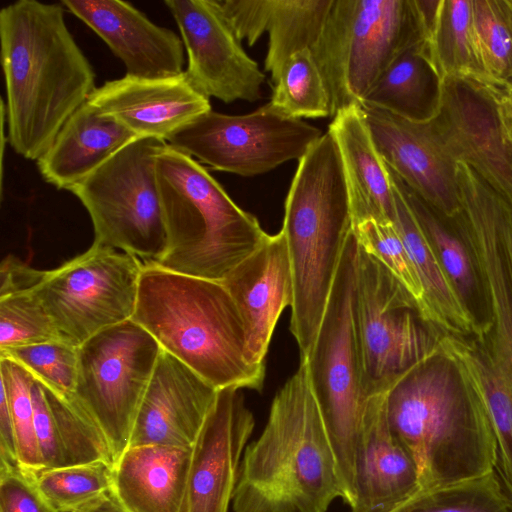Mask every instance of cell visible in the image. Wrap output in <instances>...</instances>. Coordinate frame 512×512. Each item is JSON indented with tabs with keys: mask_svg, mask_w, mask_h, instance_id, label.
Returning <instances> with one entry per match:
<instances>
[{
	"mask_svg": "<svg viewBox=\"0 0 512 512\" xmlns=\"http://www.w3.org/2000/svg\"><path fill=\"white\" fill-rule=\"evenodd\" d=\"M0 42L8 142L37 161L96 89L95 72L61 4L19 0L3 7Z\"/></svg>",
	"mask_w": 512,
	"mask_h": 512,
	"instance_id": "1",
	"label": "cell"
},
{
	"mask_svg": "<svg viewBox=\"0 0 512 512\" xmlns=\"http://www.w3.org/2000/svg\"><path fill=\"white\" fill-rule=\"evenodd\" d=\"M336 498L343 491L335 454L301 359L243 452L232 511L327 512Z\"/></svg>",
	"mask_w": 512,
	"mask_h": 512,
	"instance_id": "2",
	"label": "cell"
},
{
	"mask_svg": "<svg viewBox=\"0 0 512 512\" xmlns=\"http://www.w3.org/2000/svg\"><path fill=\"white\" fill-rule=\"evenodd\" d=\"M386 412L416 464L419 491L494 471L496 445L486 414L440 351L392 386Z\"/></svg>",
	"mask_w": 512,
	"mask_h": 512,
	"instance_id": "3",
	"label": "cell"
},
{
	"mask_svg": "<svg viewBox=\"0 0 512 512\" xmlns=\"http://www.w3.org/2000/svg\"><path fill=\"white\" fill-rule=\"evenodd\" d=\"M132 320L216 389H262L265 365L251 360L242 319L221 282L144 263Z\"/></svg>",
	"mask_w": 512,
	"mask_h": 512,
	"instance_id": "4",
	"label": "cell"
},
{
	"mask_svg": "<svg viewBox=\"0 0 512 512\" xmlns=\"http://www.w3.org/2000/svg\"><path fill=\"white\" fill-rule=\"evenodd\" d=\"M352 230L340 155L326 132L298 161L281 229L294 285L290 331L301 357L314 343Z\"/></svg>",
	"mask_w": 512,
	"mask_h": 512,
	"instance_id": "5",
	"label": "cell"
},
{
	"mask_svg": "<svg viewBox=\"0 0 512 512\" xmlns=\"http://www.w3.org/2000/svg\"><path fill=\"white\" fill-rule=\"evenodd\" d=\"M156 177L166 249L155 265L221 282L267 237L257 218L187 153L165 143L156 155Z\"/></svg>",
	"mask_w": 512,
	"mask_h": 512,
	"instance_id": "6",
	"label": "cell"
},
{
	"mask_svg": "<svg viewBox=\"0 0 512 512\" xmlns=\"http://www.w3.org/2000/svg\"><path fill=\"white\" fill-rule=\"evenodd\" d=\"M358 250L352 230L314 343L301 357L335 454L343 501L350 507L355 500L357 447L368 399L362 387L355 310Z\"/></svg>",
	"mask_w": 512,
	"mask_h": 512,
	"instance_id": "7",
	"label": "cell"
},
{
	"mask_svg": "<svg viewBox=\"0 0 512 512\" xmlns=\"http://www.w3.org/2000/svg\"><path fill=\"white\" fill-rule=\"evenodd\" d=\"M423 41L415 0H333L311 50L331 102V117L362 103L390 64Z\"/></svg>",
	"mask_w": 512,
	"mask_h": 512,
	"instance_id": "8",
	"label": "cell"
},
{
	"mask_svg": "<svg viewBox=\"0 0 512 512\" xmlns=\"http://www.w3.org/2000/svg\"><path fill=\"white\" fill-rule=\"evenodd\" d=\"M166 142L137 138L72 186L90 215L94 242L156 264L166 231L156 177V155Z\"/></svg>",
	"mask_w": 512,
	"mask_h": 512,
	"instance_id": "9",
	"label": "cell"
},
{
	"mask_svg": "<svg viewBox=\"0 0 512 512\" xmlns=\"http://www.w3.org/2000/svg\"><path fill=\"white\" fill-rule=\"evenodd\" d=\"M355 310L367 398L386 394L412 368L439 353L443 334L423 318L417 301L389 269L360 245Z\"/></svg>",
	"mask_w": 512,
	"mask_h": 512,
	"instance_id": "10",
	"label": "cell"
},
{
	"mask_svg": "<svg viewBox=\"0 0 512 512\" xmlns=\"http://www.w3.org/2000/svg\"><path fill=\"white\" fill-rule=\"evenodd\" d=\"M459 209L447 219L468 248L487 310L480 341L512 387V201L457 163Z\"/></svg>",
	"mask_w": 512,
	"mask_h": 512,
	"instance_id": "11",
	"label": "cell"
},
{
	"mask_svg": "<svg viewBox=\"0 0 512 512\" xmlns=\"http://www.w3.org/2000/svg\"><path fill=\"white\" fill-rule=\"evenodd\" d=\"M144 262L93 242L53 270H43L33 291L61 341L79 348L98 332L132 319Z\"/></svg>",
	"mask_w": 512,
	"mask_h": 512,
	"instance_id": "12",
	"label": "cell"
},
{
	"mask_svg": "<svg viewBox=\"0 0 512 512\" xmlns=\"http://www.w3.org/2000/svg\"><path fill=\"white\" fill-rule=\"evenodd\" d=\"M161 351L132 319L98 332L78 348L74 395L103 432L113 465L129 447Z\"/></svg>",
	"mask_w": 512,
	"mask_h": 512,
	"instance_id": "13",
	"label": "cell"
},
{
	"mask_svg": "<svg viewBox=\"0 0 512 512\" xmlns=\"http://www.w3.org/2000/svg\"><path fill=\"white\" fill-rule=\"evenodd\" d=\"M322 135L317 127L267 103L245 115L211 110L175 133L167 144L213 170L250 177L299 161Z\"/></svg>",
	"mask_w": 512,
	"mask_h": 512,
	"instance_id": "14",
	"label": "cell"
},
{
	"mask_svg": "<svg viewBox=\"0 0 512 512\" xmlns=\"http://www.w3.org/2000/svg\"><path fill=\"white\" fill-rule=\"evenodd\" d=\"M431 121L456 163L471 167L512 201V146L495 88L468 79L442 80Z\"/></svg>",
	"mask_w": 512,
	"mask_h": 512,
	"instance_id": "15",
	"label": "cell"
},
{
	"mask_svg": "<svg viewBox=\"0 0 512 512\" xmlns=\"http://www.w3.org/2000/svg\"><path fill=\"white\" fill-rule=\"evenodd\" d=\"M187 54L185 71L204 96L225 103L261 98L265 75L240 44L217 0H165Z\"/></svg>",
	"mask_w": 512,
	"mask_h": 512,
	"instance_id": "16",
	"label": "cell"
},
{
	"mask_svg": "<svg viewBox=\"0 0 512 512\" xmlns=\"http://www.w3.org/2000/svg\"><path fill=\"white\" fill-rule=\"evenodd\" d=\"M374 144L387 167L446 219L459 209L457 163L431 119L408 120L362 106Z\"/></svg>",
	"mask_w": 512,
	"mask_h": 512,
	"instance_id": "17",
	"label": "cell"
},
{
	"mask_svg": "<svg viewBox=\"0 0 512 512\" xmlns=\"http://www.w3.org/2000/svg\"><path fill=\"white\" fill-rule=\"evenodd\" d=\"M255 420L241 389L218 390L216 401L192 446L179 512H228L240 462Z\"/></svg>",
	"mask_w": 512,
	"mask_h": 512,
	"instance_id": "18",
	"label": "cell"
},
{
	"mask_svg": "<svg viewBox=\"0 0 512 512\" xmlns=\"http://www.w3.org/2000/svg\"><path fill=\"white\" fill-rule=\"evenodd\" d=\"M87 102L137 138H154L166 143L175 133L212 110L209 98L191 84L185 71L163 78L125 75L97 87Z\"/></svg>",
	"mask_w": 512,
	"mask_h": 512,
	"instance_id": "19",
	"label": "cell"
},
{
	"mask_svg": "<svg viewBox=\"0 0 512 512\" xmlns=\"http://www.w3.org/2000/svg\"><path fill=\"white\" fill-rule=\"evenodd\" d=\"M217 394L218 389L162 350L140 404L129 447H192Z\"/></svg>",
	"mask_w": 512,
	"mask_h": 512,
	"instance_id": "20",
	"label": "cell"
},
{
	"mask_svg": "<svg viewBox=\"0 0 512 512\" xmlns=\"http://www.w3.org/2000/svg\"><path fill=\"white\" fill-rule=\"evenodd\" d=\"M61 5L91 28L118 57L126 75L163 78L184 72V44L126 1L63 0Z\"/></svg>",
	"mask_w": 512,
	"mask_h": 512,
	"instance_id": "21",
	"label": "cell"
},
{
	"mask_svg": "<svg viewBox=\"0 0 512 512\" xmlns=\"http://www.w3.org/2000/svg\"><path fill=\"white\" fill-rule=\"evenodd\" d=\"M242 319L255 364L264 358L282 311L292 305L294 285L286 238L280 230L235 266L221 281Z\"/></svg>",
	"mask_w": 512,
	"mask_h": 512,
	"instance_id": "22",
	"label": "cell"
},
{
	"mask_svg": "<svg viewBox=\"0 0 512 512\" xmlns=\"http://www.w3.org/2000/svg\"><path fill=\"white\" fill-rule=\"evenodd\" d=\"M386 394L371 396L366 402L351 512H391L420 490L416 464L390 428Z\"/></svg>",
	"mask_w": 512,
	"mask_h": 512,
	"instance_id": "23",
	"label": "cell"
},
{
	"mask_svg": "<svg viewBox=\"0 0 512 512\" xmlns=\"http://www.w3.org/2000/svg\"><path fill=\"white\" fill-rule=\"evenodd\" d=\"M333 0H217L237 38L253 46L267 33L264 67L274 83L295 53L313 49Z\"/></svg>",
	"mask_w": 512,
	"mask_h": 512,
	"instance_id": "24",
	"label": "cell"
},
{
	"mask_svg": "<svg viewBox=\"0 0 512 512\" xmlns=\"http://www.w3.org/2000/svg\"><path fill=\"white\" fill-rule=\"evenodd\" d=\"M327 132L340 155L353 227L366 221L394 223V187L362 107L352 106L337 113Z\"/></svg>",
	"mask_w": 512,
	"mask_h": 512,
	"instance_id": "25",
	"label": "cell"
},
{
	"mask_svg": "<svg viewBox=\"0 0 512 512\" xmlns=\"http://www.w3.org/2000/svg\"><path fill=\"white\" fill-rule=\"evenodd\" d=\"M192 447H128L113 465V494L129 512H179Z\"/></svg>",
	"mask_w": 512,
	"mask_h": 512,
	"instance_id": "26",
	"label": "cell"
},
{
	"mask_svg": "<svg viewBox=\"0 0 512 512\" xmlns=\"http://www.w3.org/2000/svg\"><path fill=\"white\" fill-rule=\"evenodd\" d=\"M137 137L119 122L86 102L59 130L36 161L43 179L69 190Z\"/></svg>",
	"mask_w": 512,
	"mask_h": 512,
	"instance_id": "27",
	"label": "cell"
},
{
	"mask_svg": "<svg viewBox=\"0 0 512 512\" xmlns=\"http://www.w3.org/2000/svg\"><path fill=\"white\" fill-rule=\"evenodd\" d=\"M439 350L486 414L496 445L494 472L512 507V387L477 339L443 334Z\"/></svg>",
	"mask_w": 512,
	"mask_h": 512,
	"instance_id": "28",
	"label": "cell"
},
{
	"mask_svg": "<svg viewBox=\"0 0 512 512\" xmlns=\"http://www.w3.org/2000/svg\"><path fill=\"white\" fill-rule=\"evenodd\" d=\"M393 187L394 225L422 285L424 319L442 334L481 340L484 337L481 321L460 296L404 197L394 184Z\"/></svg>",
	"mask_w": 512,
	"mask_h": 512,
	"instance_id": "29",
	"label": "cell"
},
{
	"mask_svg": "<svg viewBox=\"0 0 512 512\" xmlns=\"http://www.w3.org/2000/svg\"><path fill=\"white\" fill-rule=\"evenodd\" d=\"M440 89L441 79L421 41L390 64L362 106L378 108L412 121H427L436 113Z\"/></svg>",
	"mask_w": 512,
	"mask_h": 512,
	"instance_id": "30",
	"label": "cell"
},
{
	"mask_svg": "<svg viewBox=\"0 0 512 512\" xmlns=\"http://www.w3.org/2000/svg\"><path fill=\"white\" fill-rule=\"evenodd\" d=\"M423 46L441 81L460 78L483 84L473 40L471 0H438Z\"/></svg>",
	"mask_w": 512,
	"mask_h": 512,
	"instance_id": "31",
	"label": "cell"
},
{
	"mask_svg": "<svg viewBox=\"0 0 512 512\" xmlns=\"http://www.w3.org/2000/svg\"><path fill=\"white\" fill-rule=\"evenodd\" d=\"M388 171L393 184L410 207L443 269L472 311L470 302L480 294V289L467 246L446 218L428 205L389 168Z\"/></svg>",
	"mask_w": 512,
	"mask_h": 512,
	"instance_id": "32",
	"label": "cell"
},
{
	"mask_svg": "<svg viewBox=\"0 0 512 512\" xmlns=\"http://www.w3.org/2000/svg\"><path fill=\"white\" fill-rule=\"evenodd\" d=\"M471 1L473 40L483 84L512 88V1Z\"/></svg>",
	"mask_w": 512,
	"mask_h": 512,
	"instance_id": "33",
	"label": "cell"
},
{
	"mask_svg": "<svg viewBox=\"0 0 512 512\" xmlns=\"http://www.w3.org/2000/svg\"><path fill=\"white\" fill-rule=\"evenodd\" d=\"M33 480L53 512H86L113 493V466L96 461L44 469Z\"/></svg>",
	"mask_w": 512,
	"mask_h": 512,
	"instance_id": "34",
	"label": "cell"
},
{
	"mask_svg": "<svg viewBox=\"0 0 512 512\" xmlns=\"http://www.w3.org/2000/svg\"><path fill=\"white\" fill-rule=\"evenodd\" d=\"M268 103L282 114L296 119L331 116L329 93L309 49L289 58L273 83Z\"/></svg>",
	"mask_w": 512,
	"mask_h": 512,
	"instance_id": "35",
	"label": "cell"
},
{
	"mask_svg": "<svg viewBox=\"0 0 512 512\" xmlns=\"http://www.w3.org/2000/svg\"><path fill=\"white\" fill-rule=\"evenodd\" d=\"M42 386L56 424L65 466L96 461H105L113 466L103 432L74 393L62 394L44 384Z\"/></svg>",
	"mask_w": 512,
	"mask_h": 512,
	"instance_id": "36",
	"label": "cell"
},
{
	"mask_svg": "<svg viewBox=\"0 0 512 512\" xmlns=\"http://www.w3.org/2000/svg\"><path fill=\"white\" fill-rule=\"evenodd\" d=\"M391 512H512L494 471L427 491H419Z\"/></svg>",
	"mask_w": 512,
	"mask_h": 512,
	"instance_id": "37",
	"label": "cell"
},
{
	"mask_svg": "<svg viewBox=\"0 0 512 512\" xmlns=\"http://www.w3.org/2000/svg\"><path fill=\"white\" fill-rule=\"evenodd\" d=\"M0 380L10 409L20 466L34 476L44 469L34 427L31 391L35 378L17 362L0 356Z\"/></svg>",
	"mask_w": 512,
	"mask_h": 512,
	"instance_id": "38",
	"label": "cell"
},
{
	"mask_svg": "<svg viewBox=\"0 0 512 512\" xmlns=\"http://www.w3.org/2000/svg\"><path fill=\"white\" fill-rule=\"evenodd\" d=\"M56 341L59 334L33 288L0 295V351Z\"/></svg>",
	"mask_w": 512,
	"mask_h": 512,
	"instance_id": "39",
	"label": "cell"
},
{
	"mask_svg": "<svg viewBox=\"0 0 512 512\" xmlns=\"http://www.w3.org/2000/svg\"><path fill=\"white\" fill-rule=\"evenodd\" d=\"M27 369L48 388L74 393L78 371V348L63 341L47 342L0 351Z\"/></svg>",
	"mask_w": 512,
	"mask_h": 512,
	"instance_id": "40",
	"label": "cell"
},
{
	"mask_svg": "<svg viewBox=\"0 0 512 512\" xmlns=\"http://www.w3.org/2000/svg\"><path fill=\"white\" fill-rule=\"evenodd\" d=\"M353 232L360 247L382 262L414 297L423 316L422 285L394 223L366 221L354 226Z\"/></svg>",
	"mask_w": 512,
	"mask_h": 512,
	"instance_id": "41",
	"label": "cell"
},
{
	"mask_svg": "<svg viewBox=\"0 0 512 512\" xmlns=\"http://www.w3.org/2000/svg\"><path fill=\"white\" fill-rule=\"evenodd\" d=\"M0 512H53L33 476L21 467L0 466Z\"/></svg>",
	"mask_w": 512,
	"mask_h": 512,
	"instance_id": "42",
	"label": "cell"
},
{
	"mask_svg": "<svg viewBox=\"0 0 512 512\" xmlns=\"http://www.w3.org/2000/svg\"><path fill=\"white\" fill-rule=\"evenodd\" d=\"M34 427L44 469L65 466V458L42 384L35 379L32 386ZM43 469V470H44Z\"/></svg>",
	"mask_w": 512,
	"mask_h": 512,
	"instance_id": "43",
	"label": "cell"
},
{
	"mask_svg": "<svg viewBox=\"0 0 512 512\" xmlns=\"http://www.w3.org/2000/svg\"><path fill=\"white\" fill-rule=\"evenodd\" d=\"M43 270L34 269L19 259L8 256L0 268V295L33 288L41 279Z\"/></svg>",
	"mask_w": 512,
	"mask_h": 512,
	"instance_id": "44",
	"label": "cell"
},
{
	"mask_svg": "<svg viewBox=\"0 0 512 512\" xmlns=\"http://www.w3.org/2000/svg\"><path fill=\"white\" fill-rule=\"evenodd\" d=\"M497 97L507 132V137L512 146V103L510 102L505 90H498Z\"/></svg>",
	"mask_w": 512,
	"mask_h": 512,
	"instance_id": "45",
	"label": "cell"
},
{
	"mask_svg": "<svg viewBox=\"0 0 512 512\" xmlns=\"http://www.w3.org/2000/svg\"><path fill=\"white\" fill-rule=\"evenodd\" d=\"M86 512H129L112 493Z\"/></svg>",
	"mask_w": 512,
	"mask_h": 512,
	"instance_id": "46",
	"label": "cell"
},
{
	"mask_svg": "<svg viewBox=\"0 0 512 512\" xmlns=\"http://www.w3.org/2000/svg\"><path fill=\"white\" fill-rule=\"evenodd\" d=\"M505 91L507 93V96H508L510 102L512 103V88L506 89Z\"/></svg>",
	"mask_w": 512,
	"mask_h": 512,
	"instance_id": "47",
	"label": "cell"
}]
</instances>
